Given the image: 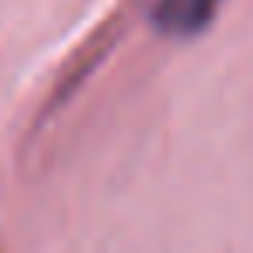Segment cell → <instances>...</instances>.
I'll return each mask as SVG.
<instances>
[{"instance_id":"6da1fadb","label":"cell","mask_w":253,"mask_h":253,"mask_svg":"<svg viewBox=\"0 0 253 253\" xmlns=\"http://www.w3.org/2000/svg\"><path fill=\"white\" fill-rule=\"evenodd\" d=\"M218 7H222V0H156L153 25L160 35L194 39L215 21Z\"/></svg>"}]
</instances>
